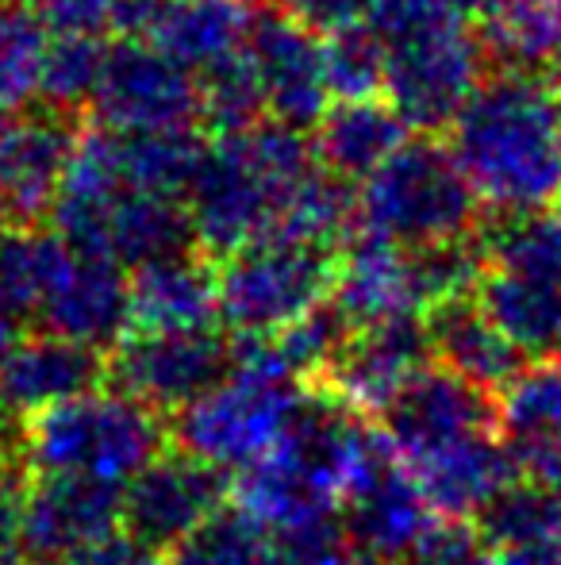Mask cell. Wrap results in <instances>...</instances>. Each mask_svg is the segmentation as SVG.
<instances>
[{"label": "cell", "mask_w": 561, "mask_h": 565, "mask_svg": "<svg viewBox=\"0 0 561 565\" xmlns=\"http://www.w3.org/2000/svg\"><path fill=\"white\" fill-rule=\"evenodd\" d=\"M450 150L481 209L500 220L547 212L561 196V82L500 70L450 124Z\"/></svg>", "instance_id": "cell-1"}, {"label": "cell", "mask_w": 561, "mask_h": 565, "mask_svg": "<svg viewBox=\"0 0 561 565\" xmlns=\"http://www.w3.org/2000/svg\"><path fill=\"white\" fill-rule=\"evenodd\" d=\"M315 166L312 139L273 119L239 135H216L185 193L188 224L204 258L219 262L278 231L289 196Z\"/></svg>", "instance_id": "cell-2"}, {"label": "cell", "mask_w": 561, "mask_h": 565, "mask_svg": "<svg viewBox=\"0 0 561 565\" xmlns=\"http://www.w3.org/2000/svg\"><path fill=\"white\" fill-rule=\"evenodd\" d=\"M366 28L385 46V100L416 131L450 127L485 82V43L457 0H377Z\"/></svg>", "instance_id": "cell-3"}, {"label": "cell", "mask_w": 561, "mask_h": 565, "mask_svg": "<svg viewBox=\"0 0 561 565\" xmlns=\"http://www.w3.org/2000/svg\"><path fill=\"white\" fill-rule=\"evenodd\" d=\"M312 404L308 381L273 339H239L224 381L173 416L177 450L216 469H250L296 431Z\"/></svg>", "instance_id": "cell-4"}, {"label": "cell", "mask_w": 561, "mask_h": 565, "mask_svg": "<svg viewBox=\"0 0 561 565\" xmlns=\"http://www.w3.org/2000/svg\"><path fill=\"white\" fill-rule=\"evenodd\" d=\"M165 450V424L123 388H93L28 419L20 458L31 477H82V481L131 484Z\"/></svg>", "instance_id": "cell-5"}, {"label": "cell", "mask_w": 561, "mask_h": 565, "mask_svg": "<svg viewBox=\"0 0 561 565\" xmlns=\"http://www.w3.org/2000/svg\"><path fill=\"white\" fill-rule=\"evenodd\" d=\"M481 201L450 142L408 139L358 189V227L400 250L473 238Z\"/></svg>", "instance_id": "cell-6"}, {"label": "cell", "mask_w": 561, "mask_h": 565, "mask_svg": "<svg viewBox=\"0 0 561 565\" xmlns=\"http://www.w3.org/2000/svg\"><path fill=\"white\" fill-rule=\"evenodd\" d=\"M338 274V246L262 235L216 262L219 320L239 339H270L327 305Z\"/></svg>", "instance_id": "cell-7"}, {"label": "cell", "mask_w": 561, "mask_h": 565, "mask_svg": "<svg viewBox=\"0 0 561 565\" xmlns=\"http://www.w3.org/2000/svg\"><path fill=\"white\" fill-rule=\"evenodd\" d=\"M105 131H185L201 124V82L142 39L108 46L97 93L89 100Z\"/></svg>", "instance_id": "cell-8"}, {"label": "cell", "mask_w": 561, "mask_h": 565, "mask_svg": "<svg viewBox=\"0 0 561 565\" xmlns=\"http://www.w3.org/2000/svg\"><path fill=\"white\" fill-rule=\"evenodd\" d=\"M235 362V347L212 331H131L108 362L112 388H123L158 416L181 408L208 393L227 377Z\"/></svg>", "instance_id": "cell-9"}, {"label": "cell", "mask_w": 561, "mask_h": 565, "mask_svg": "<svg viewBox=\"0 0 561 565\" xmlns=\"http://www.w3.org/2000/svg\"><path fill=\"white\" fill-rule=\"evenodd\" d=\"M123 523V489L82 477H28L15 523L23 565H62L116 535Z\"/></svg>", "instance_id": "cell-10"}, {"label": "cell", "mask_w": 561, "mask_h": 565, "mask_svg": "<svg viewBox=\"0 0 561 565\" xmlns=\"http://www.w3.org/2000/svg\"><path fill=\"white\" fill-rule=\"evenodd\" d=\"M381 427L389 435L392 450L400 454V461L412 466L427 454L500 431V408H496V393L457 377L446 365L431 362L389 404Z\"/></svg>", "instance_id": "cell-11"}, {"label": "cell", "mask_w": 561, "mask_h": 565, "mask_svg": "<svg viewBox=\"0 0 561 565\" xmlns=\"http://www.w3.org/2000/svg\"><path fill=\"white\" fill-rule=\"evenodd\" d=\"M262 12V0H128L123 28L201 77L247 51Z\"/></svg>", "instance_id": "cell-12"}, {"label": "cell", "mask_w": 561, "mask_h": 565, "mask_svg": "<svg viewBox=\"0 0 561 565\" xmlns=\"http://www.w3.org/2000/svg\"><path fill=\"white\" fill-rule=\"evenodd\" d=\"M224 469L185 450L158 454L131 484H123V527L154 551H177L188 535L224 512Z\"/></svg>", "instance_id": "cell-13"}, {"label": "cell", "mask_w": 561, "mask_h": 565, "mask_svg": "<svg viewBox=\"0 0 561 565\" xmlns=\"http://www.w3.org/2000/svg\"><path fill=\"white\" fill-rule=\"evenodd\" d=\"M247 51L262 82L266 119L296 131H315V124L335 105L320 31L304 28L281 8H266Z\"/></svg>", "instance_id": "cell-14"}, {"label": "cell", "mask_w": 561, "mask_h": 565, "mask_svg": "<svg viewBox=\"0 0 561 565\" xmlns=\"http://www.w3.org/2000/svg\"><path fill=\"white\" fill-rule=\"evenodd\" d=\"M31 320L82 347L116 350L131 335V274L120 262L69 246Z\"/></svg>", "instance_id": "cell-15"}, {"label": "cell", "mask_w": 561, "mask_h": 565, "mask_svg": "<svg viewBox=\"0 0 561 565\" xmlns=\"http://www.w3.org/2000/svg\"><path fill=\"white\" fill-rule=\"evenodd\" d=\"M82 135L69 113H15L0 135V220L12 227H39L58 204L62 181Z\"/></svg>", "instance_id": "cell-16"}, {"label": "cell", "mask_w": 561, "mask_h": 565, "mask_svg": "<svg viewBox=\"0 0 561 565\" xmlns=\"http://www.w3.org/2000/svg\"><path fill=\"white\" fill-rule=\"evenodd\" d=\"M431 358L434 350L423 316L358 328L323 373V393L358 416H385L389 404L412 385L416 373L431 365Z\"/></svg>", "instance_id": "cell-17"}, {"label": "cell", "mask_w": 561, "mask_h": 565, "mask_svg": "<svg viewBox=\"0 0 561 565\" xmlns=\"http://www.w3.org/2000/svg\"><path fill=\"white\" fill-rule=\"evenodd\" d=\"M343 531L366 565H400L442 523L408 466L389 458L343 504Z\"/></svg>", "instance_id": "cell-18"}, {"label": "cell", "mask_w": 561, "mask_h": 565, "mask_svg": "<svg viewBox=\"0 0 561 565\" xmlns=\"http://www.w3.org/2000/svg\"><path fill=\"white\" fill-rule=\"evenodd\" d=\"M105 377L108 365L100 350L54 335V331H35V335L20 339V347L0 370V408L20 424H28V419L74 401V396L100 388Z\"/></svg>", "instance_id": "cell-19"}, {"label": "cell", "mask_w": 561, "mask_h": 565, "mask_svg": "<svg viewBox=\"0 0 561 565\" xmlns=\"http://www.w3.org/2000/svg\"><path fill=\"white\" fill-rule=\"evenodd\" d=\"M331 305L354 331L427 316L420 285H416L412 250H400V246L381 243L366 231H354L338 250Z\"/></svg>", "instance_id": "cell-20"}, {"label": "cell", "mask_w": 561, "mask_h": 565, "mask_svg": "<svg viewBox=\"0 0 561 565\" xmlns=\"http://www.w3.org/2000/svg\"><path fill=\"white\" fill-rule=\"evenodd\" d=\"M500 435L527 481L561 492V358H535L496 393Z\"/></svg>", "instance_id": "cell-21"}, {"label": "cell", "mask_w": 561, "mask_h": 565, "mask_svg": "<svg viewBox=\"0 0 561 565\" xmlns=\"http://www.w3.org/2000/svg\"><path fill=\"white\" fill-rule=\"evenodd\" d=\"M219 323L216 262L170 254L131 269V331H212Z\"/></svg>", "instance_id": "cell-22"}, {"label": "cell", "mask_w": 561, "mask_h": 565, "mask_svg": "<svg viewBox=\"0 0 561 565\" xmlns=\"http://www.w3.org/2000/svg\"><path fill=\"white\" fill-rule=\"evenodd\" d=\"M408 131L412 127L385 97L335 100L327 116L315 124L312 150L327 173L343 181H366L412 139Z\"/></svg>", "instance_id": "cell-23"}, {"label": "cell", "mask_w": 561, "mask_h": 565, "mask_svg": "<svg viewBox=\"0 0 561 565\" xmlns=\"http://www.w3.org/2000/svg\"><path fill=\"white\" fill-rule=\"evenodd\" d=\"M423 320H427V335H431L434 362L454 370L457 377L473 381V385L488 388V393H500V388L524 370V365H519L524 354H519V350L511 347V339L488 320L477 292L431 308Z\"/></svg>", "instance_id": "cell-24"}, {"label": "cell", "mask_w": 561, "mask_h": 565, "mask_svg": "<svg viewBox=\"0 0 561 565\" xmlns=\"http://www.w3.org/2000/svg\"><path fill=\"white\" fill-rule=\"evenodd\" d=\"M477 300L519 354L561 358V285L488 266Z\"/></svg>", "instance_id": "cell-25"}, {"label": "cell", "mask_w": 561, "mask_h": 565, "mask_svg": "<svg viewBox=\"0 0 561 565\" xmlns=\"http://www.w3.org/2000/svg\"><path fill=\"white\" fill-rule=\"evenodd\" d=\"M485 54L519 74H554L561 62V4L558 0H519L481 28Z\"/></svg>", "instance_id": "cell-26"}, {"label": "cell", "mask_w": 561, "mask_h": 565, "mask_svg": "<svg viewBox=\"0 0 561 565\" xmlns=\"http://www.w3.org/2000/svg\"><path fill=\"white\" fill-rule=\"evenodd\" d=\"M488 551L561 539V492L539 481H511L485 512L473 520Z\"/></svg>", "instance_id": "cell-27"}, {"label": "cell", "mask_w": 561, "mask_h": 565, "mask_svg": "<svg viewBox=\"0 0 561 565\" xmlns=\"http://www.w3.org/2000/svg\"><path fill=\"white\" fill-rule=\"evenodd\" d=\"M105 39L51 35L43 54V70H39V100H43V108H54V113L89 108L100 82V70H105Z\"/></svg>", "instance_id": "cell-28"}, {"label": "cell", "mask_w": 561, "mask_h": 565, "mask_svg": "<svg viewBox=\"0 0 561 565\" xmlns=\"http://www.w3.org/2000/svg\"><path fill=\"white\" fill-rule=\"evenodd\" d=\"M196 82H201V124L216 135L250 131L266 119L262 82H258L250 51H242L239 58H227L224 66L208 70Z\"/></svg>", "instance_id": "cell-29"}, {"label": "cell", "mask_w": 561, "mask_h": 565, "mask_svg": "<svg viewBox=\"0 0 561 565\" xmlns=\"http://www.w3.org/2000/svg\"><path fill=\"white\" fill-rule=\"evenodd\" d=\"M488 266L511 274L539 277L561 285V212H531V216L500 220V231L485 246Z\"/></svg>", "instance_id": "cell-30"}, {"label": "cell", "mask_w": 561, "mask_h": 565, "mask_svg": "<svg viewBox=\"0 0 561 565\" xmlns=\"http://www.w3.org/2000/svg\"><path fill=\"white\" fill-rule=\"evenodd\" d=\"M270 535L255 520H247L239 508H224L177 551H170V565H270Z\"/></svg>", "instance_id": "cell-31"}, {"label": "cell", "mask_w": 561, "mask_h": 565, "mask_svg": "<svg viewBox=\"0 0 561 565\" xmlns=\"http://www.w3.org/2000/svg\"><path fill=\"white\" fill-rule=\"evenodd\" d=\"M327 82L335 100L385 97V46L366 23L327 39Z\"/></svg>", "instance_id": "cell-32"}, {"label": "cell", "mask_w": 561, "mask_h": 565, "mask_svg": "<svg viewBox=\"0 0 561 565\" xmlns=\"http://www.w3.org/2000/svg\"><path fill=\"white\" fill-rule=\"evenodd\" d=\"M35 12L51 35L105 39L112 28H123L128 0H39Z\"/></svg>", "instance_id": "cell-33"}, {"label": "cell", "mask_w": 561, "mask_h": 565, "mask_svg": "<svg viewBox=\"0 0 561 565\" xmlns=\"http://www.w3.org/2000/svg\"><path fill=\"white\" fill-rule=\"evenodd\" d=\"M400 565H488V546L481 543L477 527L470 523L442 520L416 554H408Z\"/></svg>", "instance_id": "cell-34"}, {"label": "cell", "mask_w": 561, "mask_h": 565, "mask_svg": "<svg viewBox=\"0 0 561 565\" xmlns=\"http://www.w3.org/2000/svg\"><path fill=\"white\" fill-rule=\"evenodd\" d=\"M284 15L300 20L312 31H335L343 28H358V23L369 20V12L377 8V0H273Z\"/></svg>", "instance_id": "cell-35"}, {"label": "cell", "mask_w": 561, "mask_h": 565, "mask_svg": "<svg viewBox=\"0 0 561 565\" xmlns=\"http://www.w3.org/2000/svg\"><path fill=\"white\" fill-rule=\"evenodd\" d=\"M62 565H170V554L165 551H154L150 543H142V539L128 535V531H116V535L100 539L97 546H89V551L74 554L69 562Z\"/></svg>", "instance_id": "cell-36"}, {"label": "cell", "mask_w": 561, "mask_h": 565, "mask_svg": "<svg viewBox=\"0 0 561 565\" xmlns=\"http://www.w3.org/2000/svg\"><path fill=\"white\" fill-rule=\"evenodd\" d=\"M488 565H561V539L488 551Z\"/></svg>", "instance_id": "cell-37"}, {"label": "cell", "mask_w": 561, "mask_h": 565, "mask_svg": "<svg viewBox=\"0 0 561 565\" xmlns=\"http://www.w3.org/2000/svg\"><path fill=\"white\" fill-rule=\"evenodd\" d=\"M15 461H23L20 435H15V427H12V416L0 408V481H4L8 473H15Z\"/></svg>", "instance_id": "cell-38"}, {"label": "cell", "mask_w": 561, "mask_h": 565, "mask_svg": "<svg viewBox=\"0 0 561 565\" xmlns=\"http://www.w3.org/2000/svg\"><path fill=\"white\" fill-rule=\"evenodd\" d=\"M20 339H23V316H15L8 305H0V370L8 365L12 350L20 347Z\"/></svg>", "instance_id": "cell-39"}, {"label": "cell", "mask_w": 561, "mask_h": 565, "mask_svg": "<svg viewBox=\"0 0 561 565\" xmlns=\"http://www.w3.org/2000/svg\"><path fill=\"white\" fill-rule=\"evenodd\" d=\"M8 4H28L31 8V4H39V0H8Z\"/></svg>", "instance_id": "cell-40"}, {"label": "cell", "mask_w": 561, "mask_h": 565, "mask_svg": "<svg viewBox=\"0 0 561 565\" xmlns=\"http://www.w3.org/2000/svg\"><path fill=\"white\" fill-rule=\"evenodd\" d=\"M558 204H561V196H558Z\"/></svg>", "instance_id": "cell-41"}, {"label": "cell", "mask_w": 561, "mask_h": 565, "mask_svg": "<svg viewBox=\"0 0 561 565\" xmlns=\"http://www.w3.org/2000/svg\"><path fill=\"white\" fill-rule=\"evenodd\" d=\"M558 4H561V0H558Z\"/></svg>", "instance_id": "cell-42"}]
</instances>
